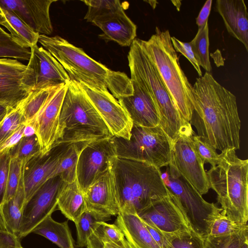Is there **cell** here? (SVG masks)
<instances>
[{"mask_svg":"<svg viewBox=\"0 0 248 248\" xmlns=\"http://www.w3.org/2000/svg\"><path fill=\"white\" fill-rule=\"evenodd\" d=\"M193 95L198 135L221 152L239 149L241 121L235 96L206 72L197 78Z\"/></svg>","mask_w":248,"mask_h":248,"instance_id":"6da1fadb","label":"cell"},{"mask_svg":"<svg viewBox=\"0 0 248 248\" xmlns=\"http://www.w3.org/2000/svg\"><path fill=\"white\" fill-rule=\"evenodd\" d=\"M38 42L62 65L71 80L97 90H109L118 99L133 94L132 81L125 73L109 69L64 38L40 35Z\"/></svg>","mask_w":248,"mask_h":248,"instance_id":"7a4b0ae2","label":"cell"},{"mask_svg":"<svg viewBox=\"0 0 248 248\" xmlns=\"http://www.w3.org/2000/svg\"><path fill=\"white\" fill-rule=\"evenodd\" d=\"M110 169L121 211L139 214L168 195L161 169L154 166L116 157Z\"/></svg>","mask_w":248,"mask_h":248,"instance_id":"3957f363","label":"cell"},{"mask_svg":"<svg viewBox=\"0 0 248 248\" xmlns=\"http://www.w3.org/2000/svg\"><path fill=\"white\" fill-rule=\"evenodd\" d=\"M155 31L148 40L138 39L139 42L157 70L181 117L190 123L194 112L193 86L180 66L169 31H161L157 27Z\"/></svg>","mask_w":248,"mask_h":248,"instance_id":"277c9868","label":"cell"},{"mask_svg":"<svg viewBox=\"0 0 248 248\" xmlns=\"http://www.w3.org/2000/svg\"><path fill=\"white\" fill-rule=\"evenodd\" d=\"M219 163L206 171L210 188L217 194L222 213L231 220L246 225L248 219V160L234 149L220 154Z\"/></svg>","mask_w":248,"mask_h":248,"instance_id":"5b68a950","label":"cell"},{"mask_svg":"<svg viewBox=\"0 0 248 248\" xmlns=\"http://www.w3.org/2000/svg\"><path fill=\"white\" fill-rule=\"evenodd\" d=\"M112 137L79 84L70 80L63 100L53 148Z\"/></svg>","mask_w":248,"mask_h":248,"instance_id":"8992f818","label":"cell"},{"mask_svg":"<svg viewBox=\"0 0 248 248\" xmlns=\"http://www.w3.org/2000/svg\"><path fill=\"white\" fill-rule=\"evenodd\" d=\"M127 58L131 80L137 83L151 97L159 116L158 126L172 143L191 124L185 122L181 117L138 39H135L130 46Z\"/></svg>","mask_w":248,"mask_h":248,"instance_id":"52a82bcc","label":"cell"},{"mask_svg":"<svg viewBox=\"0 0 248 248\" xmlns=\"http://www.w3.org/2000/svg\"><path fill=\"white\" fill-rule=\"evenodd\" d=\"M116 156L145 162L160 169L171 161L172 142L159 126L133 125L129 140L113 136Z\"/></svg>","mask_w":248,"mask_h":248,"instance_id":"ba28073f","label":"cell"},{"mask_svg":"<svg viewBox=\"0 0 248 248\" xmlns=\"http://www.w3.org/2000/svg\"><path fill=\"white\" fill-rule=\"evenodd\" d=\"M161 172L164 183L184 207L192 230L204 239L210 227L222 209L206 201L197 190L179 173L171 161Z\"/></svg>","mask_w":248,"mask_h":248,"instance_id":"9c48e42d","label":"cell"},{"mask_svg":"<svg viewBox=\"0 0 248 248\" xmlns=\"http://www.w3.org/2000/svg\"><path fill=\"white\" fill-rule=\"evenodd\" d=\"M117 157L112 137L87 143L78 158L76 181L84 193L101 176L109 170Z\"/></svg>","mask_w":248,"mask_h":248,"instance_id":"30bf717a","label":"cell"},{"mask_svg":"<svg viewBox=\"0 0 248 248\" xmlns=\"http://www.w3.org/2000/svg\"><path fill=\"white\" fill-rule=\"evenodd\" d=\"M193 132L191 126L181 132L172 143L171 161L179 173L202 195L208 192L210 186L204 164L191 141Z\"/></svg>","mask_w":248,"mask_h":248,"instance_id":"8fae6325","label":"cell"},{"mask_svg":"<svg viewBox=\"0 0 248 248\" xmlns=\"http://www.w3.org/2000/svg\"><path fill=\"white\" fill-rule=\"evenodd\" d=\"M142 221L167 233L192 230L186 212L177 198L171 192L138 214Z\"/></svg>","mask_w":248,"mask_h":248,"instance_id":"7c38bea8","label":"cell"},{"mask_svg":"<svg viewBox=\"0 0 248 248\" xmlns=\"http://www.w3.org/2000/svg\"><path fill=\"white\" fill-rule=\"evenodd\" d=\"M63 181L59 176L47 180L25 203L17 237L21 239L45 218L51 216L57 207V198Z\"/></svg>","mask_w":248,"mask_h":248,"instance_id":"4fadbf2b","label":"cell"},{"mask_svg":"<svg viewBox=\"0 0 248 248\" xmlns=\"http://www.w3.org/2000/svg\"><path fill=\"white\" fill-rule=\"evenodd\" d=\"M30 49L26 80L32 91L59 86L69 82L67 72L48 51L37 45Z\"/></svg>","mask_w":248,"mask_h":248,"instance_id":"5bb4252c","label":"cell"},{"mask_svg":"<svg viewBox=\"0 0 248 248\" xmlns=\"http://www.w3.org/2000/svg\"><path fill=\"white\" fill-rule=\"evenodd\" d=\"M78 84L111 135L129 140L133 123L118 101L108 91L97 90L84 84Z\"/></svg>","mask_w":248,"mask_h":248,"instance_id":"9a60e30c","label":"cell"},{"mask_svg":"<svg viewBox=\"0 0 248 248\" xmlns=\"http://www.w3.org/2000/svg\"><path fill=\"white\" fill-rule=\"evenodd\" d=\"M67 84L60 86L52 92L33 119L29 123L34 129L41 155L48 153L53 148L56 140L60 112Z\"/></svg>","mask_w":248,"mask_h":248,"instance_id":"2e32d148","label":"cell"},{"mask_svg":"<svg viewBox=\"0 0 248 248\" xmlns=\"http://www.w3.org/2000/svg\"><path fill=\"white\" fill-rule=\"evenodd\" d=\"M54 0H0V5L14 13L40 35L53 31L49 9Z\"/></svg>","mask_w":248,"mask_h":248,"instance_id":"e0dca14e","label":"cell"},{"mask_svg":"<svg viewBox=\"0 0 248 248\" xmlns=\"http://www.w3.org/2000/svg\"><path fill=\"white\" fill-rule=\"evenodd\" d=\"M67 144L56 146L46 154H40L24 164L22 178L26 203L51 178L60 155Z\"/></svg>","mask_w":248,"mask_h":248,"instance_id":"ac0fdd59","label":"cell"},{"mask_svg":"<svg viewBox=\"0 0 248 248\" xmlns=\"http://www.w3.org/2000/svg\"><path fill=\"white\" fill-rule=\"evenodd\" d=\"M86 210L108 216H117L120 207L111 169L108 170L83 193Z\"/></svg>","mask_w":248,"mask_h":248,"instance_id":"d6986e66","label":"cell"},{"mask_svg":"<svg viewBox=\"0 0 248 248\" xmlns=\"http://www.w3.org/2000/svg\"><path fill=\"white\" fill-rule=\"evenodd\" d=\"M131 81L133 94L118 99L119 103L133 125L147 127L158 126L159 116L151 97L137 83Z\"/></svg>","mask_w":248,"mask_h":248,"instance_id":"ffe728a7","label":"cell"},{"mask_svg":"<svg viewBox=\"0 0 248 248\" xmlns=\"http://www.w3.org/2000/svg\"><path fill=\"white\" fill-rule=\"evenodd\" d=\"M216 8L229 34L248 51V14L243 0H217Z\"/></svg>","mask_w":248,"mask_h":248,"instance_id":"44dd1931","label":"cell"},{"mask_svg":"<svg viewBox=\"0 0 248 248\" xmlns=\"http://www.w3.org/2000/svg\"><path fill=\"white\" fill-rule=\"evenodd\" d=\"M93 24L103 32L104 39L114 41L122 46H130L136 37L137 26L124 10L94 20Z\"/></svg>","mask_w":248,"mask_h":248,"instance_id":"7402d4cb","label":"cell"},{"mask_svg":"<svg viewBox=\"0 0 248 248\" xmlns=\"http://www.w3.org/2000/svg\"><path fill=\"white\" fill-rule=\"evenodd\" d=\"M114 224L123 233L129 248H161L136 213L121 210Z\"/></svg>","mask_w":248,"mask_h":248,"instance_id":"603a6c76","label":"cell"},{"mask_svg":"<svg viewBox=\"0 0 248 248\" xmlns=\"http://www.w3.org/2000/svg\"><path fill=\"white\" fill-rule=\"evenodd\" d=\"M25 203V194L22 175L15 196L11 200L0 205V230L17 236Z\"/></svg>","mask_w":248,"mask_h":248,"instance_id":"cb8c5ba5","label":"cell"},{"mask_svg":"<svg viewBox=\"0 0 248 248\" xmlns=\"http://www.w3.org/2000/svg\"><path fill=\"white\" fill-rule=\"evenodd\" d=\"M57 207L74 223L86 211L83 193L76 180L72 183L63 182L58 196Z\"/></svg>","mask_w":248,"mask_h":248,"instance_id":"d4e9b609","label":"cell"},{"mask_svg":"<svg viewBox=\"0 0 248 248\" xmlns=\"http://www.w3.org/2000/svg\"><path fill=\"white\" fill-rule=\"evenodd\" d=\"M0 25L6 28L12 37L23 46L30 49L37 45L40 34L12 12L0 5Z\"/></svg>","mask_w":248,"mask_h":248,"instance_id":"484cf974","label":"cell"},{"mask_svg":"<svg viewBox=\"0 0 248 248\" xmlns=\"http://www.w3.org/2000/svg\"><path fill=\"white\" fill-rule=\"evenodd\" d=\"M32 232L42 235L60 248H75L74 241L67 221L59 222L49 216L41 221Z\"/></svg>","mask_w":248,"mask_h":248,"instance_id":"4316f807","label":"cell"},{"mask_svg":"<svg viewBox=\"0 0 248 248\" xmlns=\"http://www.w3.org/2000/svg\"><path fill=\"white\" fill-rule=\"evenodd\" d=\"M26 76H0V105L15 108L28 96L32 90L26 83Z\"/></svg>","mask_w":248,"mask_h":248,"instance_id":"83f0119b","label":"cell"},{"mask_svg":"<svg viewBox=\"0 0 248 248\" xmlns=\"http://www.w3.org/2000/svg\"><path fill=\"white\" fill-rule=\"evenodd\" d=\"M88 142L67 144L60 155L51 178L59 176L65 183L75 181L78 156L82 148Z\"/></svg>","mask_w":248,"mask_h":248,"instance_id":"f1b7e54d","label":"cell"},{"mask_svg":"<svg viewBox=\"0 0 248 248\" xmlns=\"http://www.w3.org/2000/svg\"><path fill=\"white\" fill-rule=\"evenodd\" d=\"M111 216L86 210L75 223L77 232V247H86L90 235L98 226L99 222L111 219Z\"/></svg>","mask_w":248,"mask_h":248,"instance_id":"f546056e","label":"cell"},{"mask_svg":"<svg viewBox=\"0 0 248 248\" xmlns=\"http://www.w3.org/2000/svg\"><path fill=\"white\" fill-rule=\"evenodd\" d=\"M60 86L33 90L20 102L19 107L25 124L33 119L50 94Z\"/></svg>","mask_w":248,"mask_h":248,"instance_id":"4dcf8cb0","label":"cell"},{"mask_svg":"<svg viewBox=\"0 0 248 248\" xmlns=\"http://www.w3.org/2000/svg\"><path fill=\"white\" fill-rule=\"evenodd\" d=\"M124 239L120 228L115 224L99 222L88 239L87 248H103L107 242L119 243Z\"/></svg>","mask_w":248,"mask_h":248,"instance_id":"1f68e13d","label":"cell"},{"mask_svg":"<svg viewBox=\"0 0 248 248\" xmlns=\"http://www.w3.org/2000/svg\"><path fill=\"white\" fill-rule=\"evenodd\" d=\"M189 43L200 66H202L206 72L210 73L212 71V66L209 59L208 22L202 27L198 28L196 36Z\"/></svg>","mask_w":248,"mask_h":248,"instance_id":"d6a6232c","label":"cell"},{"mask_svg":"<svg viewBox=\"0 0 248 248\" xmlns=\"http://www.w3.org/2000/svg\"><path fill=\"white\" fill-rule=\"evenodd\" d=\"M163 233L164 242L162 248H204V239L192 230Z\"/></svg>","mask_w":248,"mask_h":248,"instance_id":"836d02e7","label":"cell"},{"mask_svg":"<svg viewBox=\"0 0 248 248\" xmlns=\"http://www.w3.org/2000/svg\"><path fill=\"white\" fill-rule=\"evenodd\" d=\"M30 56L31 49L19 44L0 26V59L29 61Z\"/></svg>","mask_w":248,"mask_h":248,"instance_id":"e575fe53","label":"cell"},{"mask_svg":"<svg viewBox=\"0 0 248 248\" xmlns=\"http://www.w3.org/2000/svg\"><path fill=\"white\" fill-rule=\"evenodd\" d=\"M248 227L227 234L209 236L204 239V248H240L248 241Z\"/></svg>","mask_w":248,"mask_h":248,"instance_id":"d590c367","label":"cell"},{"mask_svg":"<svg viewBox=\"0 0 248 248\" xmlns=\"http://www.w3.org/2000/svg\"><path fill=\"white\" fill-rule=\"evenodd\" d=\"M87 6L84 17L87 22H93L97 18L124 10L119 0H82Z\"/></svg>","mask_w":248,"mask_h":248,"instance_id":"8d00e7d4","label":"cell"},{"mask_svg":"<svg viewBox=\"0 0 248 248\" xmlns=\"http://www.w3.org/2000/svg\"><path fill=\"white\" fill-rule=\"evenodd\" d=\"M10 156L22 161L24 163L41 154L40 146L36 135L23 137L10 149Z\"/></svg>","mask_w":248,"mask_h":248,"instance_id":"74e56055","label":"cell"},{"mask_svg":"<svg viewBox=\"0 0 248 248\" xmlns=\"http://www.w3.org/2000/svg\"><path fill=\"white\" fill-rule=\"evenodd\" d=\"M25 121L22 114L19 104L10 108L4 120L0 123V146L6 141Z\"/></svg>","mask_w":248,"mask_h":248,"instance_id":"f35d334b","label":"cell"},{"mask_svg":"<svg viewBox=\"0 0 248 248\" xmlns=\"http://www.w3.org/2000/svg\"><path fill=\"white\" fill-rule=\"evenodd\" d=\"M193 148L204 164L209 163L211 167L217 165L220 161V154L203 138L193 132L190 136Z\"/></svg>","mask_w":248,"mask_h":248,"instance_id":"ab89813d","label":"cell"},{"mask_svg":"<svg viewBox=\"0 0 248 248\" xmlns=\"http://www.w3.org/2000/svg\"><path fill=\"white\" fill-rule=\"evenodd\" d=\"M24 163L11 157L4 202L11 200L16 194L22 178Z\"/></svg>","mask_w":248,"mask_h":248,"instance_id":"60d3db41","label":"cell"},{"mask_svg":"<svg viewBox=\"0 0 248 248\" xmlns=\"http://www.w3.org/2000/svg\"><path fill=\"white\" fill-rule=\"evenodd\" d=\"M248 227V224L241 225L228 218L222 212L213 221L210 228L209 236H217L238 232Z\"/></svg>","mask_w":248,"mask_h":248,"instance_id":"b9f144b4","label":"cell"},{"mask_svg":"<svg viewBox=\"0 0 248 248\" xmlns=\"http://www.w3.org/2000/svg\"><path fill=\"white\" fill-rule=\"evenodd\" d=\"M27 65L13 59H0V76L24 77Z\"/></svg>","mask_w":248,"mask_h":248,"instance_id":"7bdbcfd3","label":"cell"},{"mask_svg":"<svg viewBox=\"0 0 248 248\" xmlns=\"http://www.w3.org/2000/svg\"><path fill=\"white\" fill-rule=\"evenodd\" d=\"M10 149L0 153V205L4 202L11 158Z\"/></svg>","mask_w":248,"mask_h":248,"instance_id":"ee69618b","label":"cell"},{"mask_svg":"<svg viewBox=\"0 0 248 248\" xmlns=\"http://www.w3.org/2000/svg\"><path fill=\"white\" fill-rule=\"evenodd\" d=\"M171 41L176 52H179L184 55L192 64L199 76H202L201 67L199 65L189 43L183 42L174 36L171 37Z\"/></svg>","mask_w":248,"mask_h":248,"instance_id":"f6af8a7d","label":"cell"},{"mask_svg":"<svg viewBox=\"0 0 248 248\" xmlns=\"http://www.w3.org/2000/svg\"><path fill=\"white\" fill-rule=\"evenodd\" d=\"M20 239L16 234L0 229V248L21 247Z\"/></svg>","mask_w":248,"mask_h":248,"instance_id":"bcb514c9","label":"cell"},{"mask_svg":"<svg viewBox=\"0 0 248 248\" xmlns=\"http://www.w3.org/2000/svg\"><path fill=\"white\" fill-rule=\"evenodd\" d=\"M25 124H22L8 139L0 146V153L13 147L23 137Z\"/></svg>","mask_w":248,"mask_h":248,"instance_id":"7dc6e473","label":"cell"},{"mask_svg":"<svg viewBox=\"0 0 248 248\" xmlns=\"http://www.w3.org/2000/svg\"><path fill=\"white\" fill-rule=\"evenodd\" d=\"M212 2V0H207L200 11L198 17L196 18V22L198 28L202 27L208 22V18L211 11Z\"/></svg>","mask_w":248,"mask_h":248,"instance_id":"c3c4849f","label":"cell"},{"mask_svg":"<svg viewBox=\"0 0 248 248\" xmlns=\"http://www.w3.org/2000/svg\"><path fill=\"white\" fill-rule=\"evenodd\" d=\"M144 223V222H143ZM151 235L156 243L162 248L164 242V235L163 232L151 227L149 225L144 223Z\"/></svg>","mask_w":248,"mask_h":248,"instance_id":"681fc988","label":"cell"},{"mask_svg":"<svg viewBox=\"0 0 248 248\" xmlns=\"http://www.w3.org/2000/svg\"><path fill=\"white\" fill-rule=\"evenodd\" d=\"M103 248H129L125 238L119 243L107 242L105 243Z\"/></svg>","mask_w":248,"mask_h":248,"instance_id":"f907efd6","label":"cell"},{"mask_svg":"<svg viewBox=\"0 0 248 248\" xmlns=\"http://www.w3.org/2000/svg\"><path fill=\"white\" fill-rule=\"evenodd\" d=\"M34 135H35V132L33 126L31 124H25L23 137H31Z\"/></svg>","mask_w":248,"mask_h":248,"instance_id":"816d5d0a","label":"cell"},{"mask_svg":"<svg viewBox=\"0 0 248 248\" xmlns=\"http://www.w3.org/2000/svg\"><path fill=\"white\" fill-rule=\"evenodd\" d=\"M10 108H12L0 105V123L4 120Z\"/></svg>","mask_w":248,"mask_h":248,"instance_id":"f5cc1de1","label":"cell"},{"mask_svg":"<svg viewBox=\"0 0 248 248\" xmlns=\"http://www.w3.org/2000/svg\"><path fill=\"white\" fill-rule=\"evenodd\" d=\"M171 2L176 7L177 10L179 11H180V7L181 5V0H171Z\"/></svg>","mask_w":248,"mask_h":248,"instance_id":"db71d44e","label":"cell"},{"mask_svg":"<svg viewBox=\"0 0 248 248\" xmlns=\"http://www.w3.org/2000/svg\"><path fill=\"white\" fill-rule=\"evenodd\" d=\"M146 1L148 2L154 9L156 7V5L158 4V2L156 0H148Z\"/></svg>","mask_w":248,"mask_h":248,"instance_id":"11a10c76","label":"cell"},{"mask_svg":"<svg viewBox=\"0 0 248 248\" xmlns=\"http://www.w3.org/2000/svg\"><path fill=\"white\" fill-rule=\"evenodd\" d=\"M240 248H248V241L245 242Z\"/></svg>","mask_w":248,"mask_h":248,"instance_id":"9f6ffc18","label":"cell"},{"mask_svg":"<svg viewBox=\"0 0 248 248\" xmlns=\"http://www.w3.org/2000/svg\"><path fill=\"white\" fill-rule=\"evenodd\" d=\"M23 248L22 247H20V248Z\"/></svg>","mask_w":248,"mask_h":248,"instance_id":"6f0895ef","label":"cell"}]
</instances>
